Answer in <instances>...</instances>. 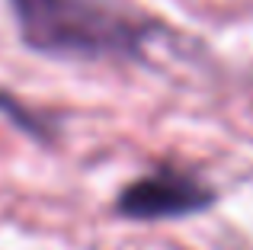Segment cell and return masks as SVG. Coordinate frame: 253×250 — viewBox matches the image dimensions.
<instances>
[{
    "label": "cell",
    "instance_id": "6da1fadb",
    "mask_svg": "<svg viewBox=\"0 0 253 250\" xmlns=\"http://www.w3.org/2000/svg\"><path fill=\"white\" fill-rule=\"evenodd\" d=\"M26 48L61 61H138L154 26L119 0H10Z\"/></svg>",
    "mask_w": 253,
    "mask_h": 250
},
{
    "label": "cell",
    "instance_id": "7a4b0ae2",
    "mask_svg": "<svg viewBox=\"0 0 253 250\" xmlns=\"http://www.w3.org/2000/svg\"><path fill=\"white\" fill-rule=\"evenodd\" d=\"M218 193L202 176L183 167H154L151 173L131 180L116 196V215L128 221H170L209 212Z\"/></svg>",
    "mask_w": 253,
    "mask_h": 250
},
{
    "label": "cell",
    "instance_id": "3957f363",
    "mask_svg": "<svg viewBox=\"0 0 253 250\" xmlns=\"http://www.w3.org/2000/svg\"><path fill=\"white\" fill-rule=\"evenodd\" d=\"M0 116L10 119L19 131H26V135L36 138V141H48V138H51V122L45 119L42 113L29 109L23 100H16L13 93H6L3 87H0Z\"/></svg>",
    "mask_w": 253,
    "mask_h": 250
}]
</instances>
